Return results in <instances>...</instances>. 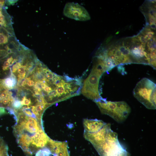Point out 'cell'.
Masks as SVG:
<instances>
[{
	"mask_svg": "<svg viewBox=\"0 0 156 156\" xmlns=\"http://www.w3.org/2000/svg\"><path fill=\"white\" fill-rule=\"evenodd\" d=\"M94 102L102 114L109 116L118 123L124 122L131 112L130 107L124 101H107L102 97Z\"/></svg>",
	"mask_w": 156,
	"mask_h": 156,
	"instance_id": "cell-1",
	"label": "cell"
},
{
	"mask_svg": "<svg viewBox=\"0 0 156 156\" xmlns=\"http://www.w3.org/2000/svg\"><path fill=\"white\" fill-rule=\"evenodd\" d=\"M156 90L155 83L144 78L137 83L133 93L134 97L146 108L155 109Z\"/></svg>",
	"mask_w": 156,
	"mask_h": 156,
	"instance_id": "cell-2",
	"label": "cell"
},
{
	"mask_svg": "<svg viewBox=\"0 0 156 156\" xmlns=\"http://www.w3.org/2000/svg\"><path fill=\"white\" fill-rule=\"evenodd\" d=\"M103 73L92 68L90 74L82 85L81 93L84 96L94 101L101 98L99 90V83L100 78Z\"/></svg>",
	"mask_w": 156,
	"mask_h": 156,
	"instance_id": "cell-3",
	"label": "cell"
},
{
	"mask_svg": "<svg viewBox=\"0 0 156 156\" xmlns=\"http://www.w3.org/2000/svg\"><path fill=\"white\" fill-rule=\"evenodd\" d=\"M63 13L66 16L77 21H84L90 19L86 9L78 3L74 2L67 3L64 7Z\"/></svg>",
	"mask_w": 156,
	"mask_h": 156,
	"instance_id": "cell-4",
	"label": "cell"
},
{
	"mask_svg": "<svg viewBox=\"0 0 156 156\" xmlns=\"http://www.w3.org/2000/svg\"><path fill=\"white\" fill-rule=\"evenodd\" d=\"M111 130V124L106 123L99 131L94 133L84 131L83 135L85 138L90 142L96 149L105 142Z\"/></svg>",
	"mask_w": 156,
	"mask_h": 156,
	"instance_id": "cell-5",
	"label": "cell"
},
{
	"mask_svg": "<svg viewBox=\"0 0 156 156\" xmlns=\"http://www.w3.org/2000/svg\"><path fill=\"white\" fill-rule=\"evenodd\" d=\"M156 2L146 1L141 6L140 9L146 18V25L156 30Z\"/></svg>",
	"mask_w": 156,
	"mask_h": 156,
	"instance_id": "cell-6",
	"label": "cell"
},
{
	"mask_svg": "<svg viewBox=\"0 0 156 156\" xmlns=\"http://www.w3.org/2000/svg\"><path fill=\"white\" fill-rule=\"evenodd\" d=\"M50 150L54 156H70L66 142H58L50 139L49 141Z\"/></svg>",
	"mask_w": 156,
	"mask_h": 156,
	"instance_id": "cell-7",
	"label": "cell"
},
{
	"mask_svg": "<svg viewBox=\"0 0 156 156\" xmlns=\"http://www.w3.org/2000/svg\"><path fill=\"white\" fill-rule=\"evenodd\" d=\"M106 123L101 120L84 119L83 124L85 131L90 133L96 132L100 130Z\"/></svg>",
	"mask_w": 156,
	"mask_h": 156,
	"instance_id": "cell-8",
	"label": "cell"
},
{
	"mask_svg": "<svg viewBox=\"0 0 156 156\" xmlns=\"http://www.w3.org/2000/svg\"><path fill=\"white\" fill-rule=\"evenodd\" d=\"M24 127L25 129L31 133L37 132L39 129L38 125L32 123H30L27 121L25 124Z\"/></svg>",
	"mask_w": 156,
	"mask_h": 156,
	"instance_id": "cell-9",
	"label": "cell"
},
{
	"mask_svg": "<svg viewBox=\"0 0 156 156\" xmlns=\"http://www.w3.org/2000/svg\"><path fill=\"white\" fill-rule=\"evenodd\" d=\"M32 141L31 137L27 134H22L20 137L19 141L21 145H26L28 146Z\"/></svg>",
	"mask_w": 156,
	"mask_h": 156,
	"instance_id": "cell-10",
	"label": "cell"
},
{
	"mask_svg": "<svg viewBox=\"0 0 156 156\" xmlns=\"http://www.w3.org/2000/svg\"><path fill=\"white\" fill-rule=\"evenodd\" d=\"M11 104L13 107L16 109L21 108L23 105L21 103V101L17 98L13 100Z\"/></svg>",
	"mask_w": 156,
	"mask_h": 156,
	"instance_id": "cell-11",
	"label": "cell"
},
{
	"mask_svg": "<svg viewBox=\"0 0 156 156\" xmlns=\"http://www.w3.org/2000/svg\"><path fill=\"white\" fill-rule=\"evenodd\" d=\"M7 148L3 145L0 146V156H8Z\"/></svg>",
	"mask_w": 156,
	"mask_h": 156,
	"instance_id": "cell-12",
	"label": "cell"
},
{
	"mask_svg": "<svg viewBox=\"0 0 156 156\" xmlns=\"http://www.w3.org/2000/svg\"><path fill=\"white\" fill-rule=\"evenodd\" d=\"M21 103L22 105H29L31 103L30 99L26 98V96H24L22 98Z\"/></svg>",
	"mask_w": 156,
	"mask_h": 156,
	"instance_id": "cell-13",
	"label": "cell"
},
{
	"mask_svg": "<svg viewBox=\"0 0 156 156\" xmlns=\"http://www.w3.org/2000/svg\"><path fill=\"white\" fill-rule=\"evenodd\" d=\"M35 107V109L38 112H41L43 111V110L46 108L47 107L45 106L41 105L38 103L37 104Z\"/></svg>",
	"mask_w": 156,
	"mask_h": 156,
	"instance_id": "cell-14",
	"label": "cell"
},
{
	"mask_svg": "<svg viewBox=\"0 0 156 156\" xmlns=\"http://www.w3.org/2000/svg\"><path fill=\"white\" fill-rule=\"evenodd\" d=\"M41 150L44 152L45 156H50L51 154H52L50 149L48 148L44 147L42 148Z\"/></svg>",
	"mask_w": 156,
	"mask_h": 156,
	"instance_id": "cell-15",
	"label": "cell"
},
{
	"mask_svg": "<svg viewBox=\"0 0 156 156\" xmlns=\"http://www.w3.org/2000/svg\"><path fill=\"white\" fill-rule=\"evenodd\" d=\"M34 81L31 79V78H27L26 85L28 86L31 87L34 86Z\"/></svg>",
	"mask_w": 156,
	"mask_h": 156,
	"instance_id": "cell-16",
	"label": "cell"
},
{
	"mask_svg": "<svg viewBox=\"0 0 156 156\" xmlns=\"http://www.w3.org/2000/svg\"><path fill=\"white\" fill-rule=\"evenodd\" d=\"M24 113L27 115L31 117L33 113L32 112L30 109H27L23 110Z\"/></svg>",
	"mask_w": 156,
	"mask_h": 156,
	"instance_id": "cell-17",
	"label": "cell"
},
{
	"mask_svg": "<svg viewBox=\"0 0 156 156\" xmlns=\"http://www.w3.org/2000/svg\"><path fill=\"white\" fill-rule=\"evenodd\" d=\"M35 156H45V155L43 151L40 149L36 152Z\"/></svg>",
	"mask_w": 156,
	"mask_h": 156,
	"instance_id": "cell-18",
	"label": "cell"
},
{
	"mask_svg": "<svg viewBox=\"0 0 156 156\" xmlns=\"http://www.w3.org/2000/svg\"><path fill=\"white\" fill-rule=\"evenodd\" d=\"M31 107V111L33 113L35 114L36 116V115L39 118V117L40 116V115L36 109L35 106H32Z\"/></svg>",
	"mask_w": 156,
	"mask_h": 156,
	"instance_id": "cell-19",
	"label": "cell"
},
{
	"mask_svg": "<svg viewBox=\"0 0 156 156\" xmlns=\"http://www.w3.org/2000/svg\"><path fill=\"white\" fill-rule=\"evenodd\" d=\"M17 1L15 0H7L5 1V3L8 5H10L12 3H14L17 2Z\"/></svg>",
	"mask_w": 156,
	"mask_h": 156,
	"instance_id": "cell-20",
	"label": "cell"
},
{
	"mask_svg": "<svg viewBox=\"0 0 156 156\" xmlns=\"http://www.w3.org/2000/svg\"><path fill=\"white\" fill-rule=\"evenodd\" d=\"M6 112L3 107H0V116L3 114H5Z\"/></svg>",
	"mask_w": 156,
	"mask_h": 156,
	"instance_id": "cell-21",
	"label": "cell"
}]
</instances>
